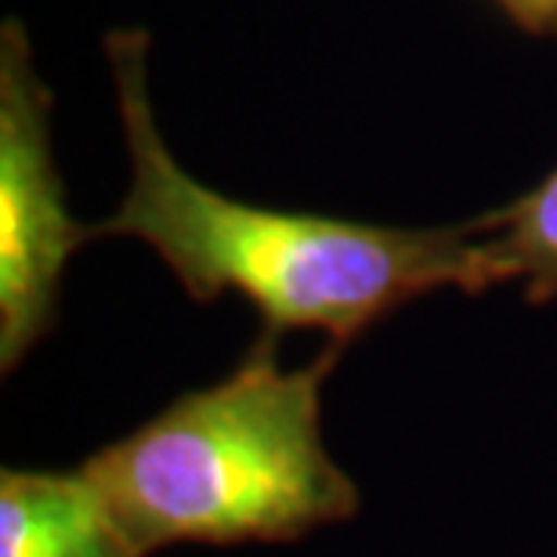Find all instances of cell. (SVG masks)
Wrapping results in <instances>:
<instances>
[{"mask_svg": "<svg viewBox=\"0 0 557 557\" xmlns=\"http://www.w3.org/2000/svg\"><path fill=\"white\" fill-rule=\"evenodd\" d=\"M106 51L124 120L131 188L95 236L149 243L199 305L239 294L264 330H322L344 348L431 289L485 294L496 286L471 221L460 228H387L243 203L199 185L177 166L152 120L145 76L149 37L116 29Z\"/></svg>", "mask_w": 557, "mask_h": 557, "instance_id": "cell-1", "label": "cell"}, {"mask_svg": "<svg viewBox=\"0 0 557 557\" xmlns=\"http://www.w3.org/2000/svg\"><path fill=\"white\" fill-rule=\"evenodd\" d=\"M326 344L300 370L278 366L261 330L236 370L185 392L81 463L141 557L174 543H289L359 515V488L322 445Z\"/></svg>", "mask_w": 557, "mask_h": 557, "instance_id": "cell-2", "label": "cell"}, {"mask_svg": "<svg viewBox=\"0 0 557 557\" xmlns=\"http://www.w3.org/2000/svg\"><path fill=\"white\" fill-rule=\"evenodd\" d=\"M51 156V91L18 22L0 37V366L11 373L59 319L62 272L84 239Z\"/></svg>", "mask_w": 557, "mask_h": 557, "instance_id": "cell-3", "label": "cell"}, {"mask_svg": "<svg viewBox=\"0 0 557 557\" xmlns=\"http://www.w3.org/2000/svg\"><path fill=\"white\" fill-rule=\"evenodd\" d=\"M0 557H141L84 471H0Z\"/></svg>", "mask_w": 557, "mask_h": 557, "instance_id": "cell-4", "label": "cell"}, {"mask_svg": "<svg viewBox=\"0 0 557 557\" xmlns=\"http://www.w3.org/2000/svg\"><path fill=\"white\" fill-rule=\"evenodd\" d=\"M496 283H521L529 305L557 297V171L515 203L474 218Z\"/></svg>", "mask_w": 557, "mask_h": 557, "instance_id": "cell-5", "label": "cell"}, {"mask_svg": "<svg viewBox=\"0 0 557 557\" xmlns=\"http://www.w3.org/2000/svg\"><path fill=\"white\" fill-rule=\"evenodd\" d=\"M507 11V18L536 37L557 33V0H496Z\"/></svg>", "mask_w": 557, "mask_h": 557, "instance_id": "cell-6", "label": "cell"}]
</instances>
